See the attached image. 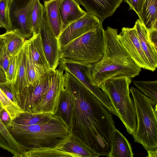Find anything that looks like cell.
<instances>
[{
	"label": "cell",
	"instance_id": "6da1fadb",
	"mask_svg": "<svg viewBox=\"0 0 157 157\" xmlns=\"http://www.w3.org/2000/svg\"><path fill=\"white\" fill-rule=\"evenodd\" d=\"M64 78L72 100L71 136L97 157H108L116 128L111 113L71 73L65 71Z\"/></svg>",
	"mask_w": 157,
	"mask_h": 157
},
{
	"label": "cell",
	"instance_id": "7a4b0ae2",
	"mask_svg": "<svg viewBox=\"0 0 157 157\" xmlns=\"http://www.w3.org/2000/svg\"><path fill=\"white\" fill-rule=\"evenodd\" d=\"M105 33V48L102 57L85 70L90 83L99 88L112 77L125 76L132 78L138 75L141 70L119 42L117 29L108 26Z\"/></svg>",
	"mask_w": 157,
	"mask_h": 157
},
{
	"label": "cell",
	"instance_id": "3957f363",
	"mask_svg": "<svg viewBox=\"0 0 157 157\" xmlns=\"http://www.w3.org/2000/svg\"><path fill=\"white\" fill-rule=\"evenodd\" d=\"M16 142L26 151L44 148H61L71 133L67 124L59 115L48 121L31 125L13 124L7 128Z\"/></svg>",
	"mask_w": 157,
	"mask_h": 157
},
{
	"label": "cell",
	"instance_id": "277c9868",
	"mask_svg": "<svg viewBox=\"0 0 157 157\" xmlns=\"http://www.w3.org/2000/svg\"><path fill=\"white\" fill-rule=\"evenodd\" d=\"M106 44L102 23L72 40L59 49L60 59H67L89 67L102 57Z\"/></svg>",
	"mask_w": 157,
	"mask_h": 157
},
{
	"label": "cell",
	"instance_id": "5b68a950",
	"mask_svg": "<svg viewBox=\"0 0 157 157\" xmlns=\"http://www.w3.org/2000/svg\"><path fill=\"white\" fill-rule=\"evenodd\" d=\"M132 81V78L127 76H116L107 80L100 88L108 96L117 117L131 135L137 128L135 109L130 95Z\"/></svg>",
	"mask_w": 157,
	"mask_h": 157
},
{
	"label": "cell",
	"instance_id": "8992f818",
	"mask_svg": "<svg viewBox=\"0 0 157 157\" xmlns=\"http://www.w3.org/2000/svg\"><path fill=\"white\" fill-rule=\"evenodd\" d=\"M137 121L136 129L132 135L134 141L142 145L147 151L157 149V112L150 99L137 88L131 86Z\"/></svg>",
	"mask_w": 157,
	"mask_h": 157
},
{
	"label": "cell",
	"instance_id": "52a82bcc",
	"mask_svg": "<svg viewBox=\"0 0 157 157\" xmlns=\"http://www.w3.org/2000/svg\"><path fill=\"white\" fill-rule=\"evenodd\" d=\"M64 88V71L59 68L50 72L49 88L37 105L35 112L55 115L58 109L62 92Z\"/></svg>",
	"mask_w": 157,
	"mask_h": 157
},
{
	"label": "cell",
	"instance_id": "ba28073f",
	"mask_svg": "<svg viewBox=\"0 0 157 157\" xmlns=\"http://www.w3.org/2000/svg\"><path fill=\"white\" fill-rule=\"evenodd\" d=\"M59 69L67 71L76 78L87 88L111 113L117 115L116 111L107 95L100 88L92 85L85 73L87 66L66 59H60Z\"/></svg>",
	"mask_w": 157,
	"mask_h": 157
},
{
	"label": "cell",
	"instance_id": "9c48e42d",
	"mask_svg": "<svg viewBox=\"0 0 157 157\" xmlns=\"http://www.w3.org/2000/svg\"><path fill=\"white\" fill-rule=\"evenodd\" d=\"M51 71L46 73L35 86L30 85L14 96L17 105L23 112H35L49 88Z\"/></svg>",
	"mask_w": 157,
	"mask_h": 157
},
{
	"label": "cell",
	"instance_id": "30bf717a",
	"mask_svg": "<svg viewBox=\"0 0 157 157\" xmlns=\"http://www.w3.org/2000/svg\"><path fill=\"white\" fill-rule=\"evenodd\" d=\"M35 0H10V14L11 30H15L25 39L30 38L33 31L28 22V16Z\"/></svg>",
	"mask_w": 157,
	"mask_h": 157
},
{
	"label": "cell",
	"instance_id": "8fae6325",
	"mask_svg": "<svg viewBox=\"0 0 157 157\" xmlns=\"http://www.w3.org/2000/svg\"><path fill=\"white\" fill-rule=\"evenodd\" d=\"M118 40L134 62L139 67L151 71L149 62L144 52L134 26L123 27L118 34Z\"/></svg>",
	"mask_w": 157,
	"mask_h": 157
},
{
	"label": "cell",
	"instance_id": "7c38bea8",
	"mask_svg": "<svg viewBox=\"0 0 157 157\" xmlns=\"http://www.w3.org/2000/svg\"><path fill=\"white\" fill-rule=\"evenodd\" d=\"M100 23L99 19L96 16L86 13L83 17L70 24L62 31L58 39L59 49L93 30Z\"/></svg>",
	"mask_w": 157,
	"mask_h": 157
},
{
	"label": "cell",
	"instance_id": "4fadbf2b",
	"mask_svg": "<svg viewBox=\"0 0 157 157\" xmlns=\"http://www.w3.org/2000/svg\"><path fill=\"white\" fill-rule=\"evenodd\" d=\"M38 33L41 37L47 61L51 68L55 70L58 66L60 60L58 41L48 25L44 10Z\"/></svg>",
	"mask_w": 157,
	"mask_h": 157
},
{
	"label": "cell",
	"instance_id": "5bb4252c",
	"mask_svg": "<svg viewBox=\"0 0 157 157\" xmlns=\"http://www.w3.org/2000/svg\"><path fill=\"white\" fill-rule=\"evenodd\" d=\"M75 0L83 6L87 13L96 16L102 23L105 19L112 16L123 0Z\"/></svg>",
	"mask_w": 157,
	"mask_h": 157
},
{
	"label": "cell",
	"instance_id": "9a60e30c",
	"mask_svg": "<svg viewBox=\"0 0 157 157\" xmlns=\"http://www.w3.org/2000/svg\"><path fill=\"white\" fill-rule=\"evenodd\" d=\"M28 42L32 59L36 68L44 74L52 70L46 59L40 33H33Z\"/></svg>",
	"mask_w": 157,
	"mask_h": 157
},
{
	"label": "cell",
	"instance_id": "2e32d148",
	"mask_svg": "<svg viewBox=\"0 0 157 157\" xmlns=\"http://www.w3.org/2000/svg\"><path fill=\"white\" fill-rule=\"evenodd\" d=\"M142 49L149 62L151 71L157 67V50L150 43L148 38V29L139 19L134 25Z\"/></svg>",
	"mask_w": 157,
	"mask_h": 157
},
{
	"label": "cell",
	"instance_id": "e0dca14e",
	"mask_svg": "<svg viewBox=\"0 0 157 157\" xmlns=\"http://www.w3.org/2000/svg\"><path fill=\"white\" fill-rule=\"evenodd\" d=\"M59 9L62 22V32L70 24L87 13L80 8L79 5L75 0H61Z\"/></svg>",
	"mask_w": 157,
	"mask_h": 157
},
{
	"label": "cell",
	"instance_id": "ac0fdd59",
	"mask_svg": "<svg viewBox=\"0 0 157 157\" xmlns=\"http://www.w3.org/2000/svg\"><path fill=\"white\" fill-rule=\"evenodd\" d=\"M60 0H45L44 5L47 22L58 39L62 32V22L59 9Z\"/></svg>",
	"mask_w": 157,
	"mask_h": 157
},
{
	"label": "cell",
	"instance_id": "d6986e66",
	"mask_svg": "<svg viewBox=\"0 0 157 157\" xmlns=\"http://www.w3.org/2000/svg\"><path fill=\"white\" fill-rule=\"evenodd\" d=\"M27 39L18 53V67L14 82L10 83V87L13 96L19 93L30 85L28 82L26 71V47Z\"/></svg>",
	"mask_w": 157,
	"mask_h": 157
},
{
	"label": "cell",
	"instance_id": "ffe728a7",
	"mask_svg": "<svg viewBox=\"0 0 157 157\" xmlns=\"http://www.w3.org/2000/svg\"><path fill=\"white\" fill-rule=\"evenodd\" d=\"M134 154L128 140L116 128L112 137L108 157H133Z\"/></svg>",
	"mask_w": 157,
	"mask_h": 157
},
{
	"label": "cell",
	"instance_id": "44dd1931",
	"mask_svg": "<svg viewBox=\"0 0 157 157\" xmlns=\"http://www.w3.org/2000/svg\"><path fill=\"white\" fill-rule=\"evenodd\" d=\"M0 147L8 151L14 157H23L26 151L16 142L0 119Z\"/></svg>",
	"mask_w": 157,
	"mask_h": 157
},
{
	"label": "cell",
	"instance_id": "7402d4cb",
	"mask_svg": "<svg viewBox=\"0 0 157 157\" xmlns=\"http://www.w3.org/2000/svg\"><path fill=\"white\" fill-rule=\"evenodd\" d=\"M138 17L148 29H157V0H144Z\"/></svg>",
	"mask_w": 157,
	"mask_h": 157
},
{
	"label": "cell",
	"instance_id": "603a6c76",
	"mask_svg": "<svg viewBox=\"0 0 157 157\" xmlns=\"http://www.w3.org/2000/svg\"><path fill=\"white\" fill-rule=\"evenodd\" d=\"M54 115L49 113L22 112L13 120L12 123L20 125H31L45 123Z\"/></svg>",
	"mask_w": 157,
	"mask_h": 157
},
{
	"label": "cell",
	"instance_id": "cb8c5ba5",
	"mask_svg": "<svg viewBox=\"0 0 157 157\" xmlns=\"http://www.w3.org/2000/svg\"><path fill=\"white\" fill-rule=\"evenodd\" d=\"M3 35L5 46L10 57L19 52L27 40L15 30L6 31Z\"/></svg>",
	"mask_w": 157,
	"mask_h": 157
},
{
	"label": "cell",
	"instance_id": "d4e9b609",
	"mask_svg": "<svg viewBox=\"0 0 157 157\" xmlns=\"http://www.w3.org/2000/svg\"><path fill=\"white\" fill-rule=\"evenodd\" d=\"M72 108V103L71 95L69 92L64 88L61 94L58 109L57 112L59 114L56 115L61 116L69 126L71 120Z\"/></svg>",
	"mask_w": 157,
	"mask_h": 157
},
{
	"label": "cell",
	"instance_id": "484cf974",
	"mask_svg": "<svg viewBox=\"0 0 157 157\" xmlns=\"http://www.w3.org/2000/svg\"><path fill=\"white\" fill-rule=\"evenodd\" d=\"M77 157L61 148H44L35 149L25 152L23 157Z\"/></svg>",
	"mask_w": 157,
	"mask_h": 157
},
{
	"label": "cell",
	"instance_id": "4316f807",
	"mask_svg": "<svg viewBox=\"0 0 157 157\" xmlns=\"http://www.w3.org/2000/svg\"><path fill=\"white\" fill-rule=\"evenodd\" d=\"M61 148L64 151L76 155L77 157H97L72 136L69 140Z\"/></svg>",
	"mask_w": 157,
	"mask_h": 157
},
{
	"label": "cell",
	"instance_id": "83f0119b",
	"mask_svg": "<svg viewBox=\"0 0 157 157\" xmlns=\"http://www.w3.org/2000/svg\"><path fill=\"white\" fill-rule=\"evenodd\" d=\"M132 82L139 90L150 99L154 107L157 103V81L134 80Z\"/></svg>",
	"mask_w": 157,
	"mask_h": 157
},
{
	"label": "cell",
	"instance_id": "f1b7e54d",
	"mask_svg": "<svg viewBox=\"0 0 157 157\" xmlns=\"http://www.w3.org/2000/svg\"><path fill=\"white\" fill-rule=\"evenodd\" d=\"M44 10V5L39 0H35L29 12L28 19L33 33L38 32Z\"/></svg>",
	"mask_w": 157,
	"mask_h": 157
},
{
	"label": "cell",
	"instance_id": "f546056e",
	"mask_svg": "<svg viewBox=\"0 0 157 157\" xmlns=\"http://www.w3.org/2000/svg\"><path fill=\"white\" fill-rule=\"evenodd\" d=\"M26 71L29 84L33 86H35L37 84L45 74H43L40 72L33 63L29 47L28 39L26 47Z\"/></svg>",
	"mask_w": 157,
	"mask_h": 157
},
{
	"label": "cell",
	"instance_id": "4dcf8cb0",
	"mask_svg": "<svg viewBox=\"0 0 157 157\" xmlns=\"http://www.w3.org/2000/svg\"><path fill=\"white\" fill-rule=\"evenodd\" d=\"M10 0H0V24L6 31L11 30L10 14Z\"/></svg>",
	"mask_w": 157,
	"mask_h": 157
},
{
	"label": "cell",
	"instance_id": "1f68e13d",
	"mask_svg": "<svg viewBox=\"0 0 157 157\" xmlns=\"http://www.w3.org/2000/svg\"><path fill=\"white\" fill-rule=\"evenodd\" d=\"M0 102L12 120L23 112L17 105L7 98L0 88Z\"/></svg>",
	"mask_w": 157,
	"mask_h": 157
},
{
	"label": "cell",
	"instance_id": "d6a6232c",
	"mask_svg": "<svg viewBox=\"0 0 157 157\" xmlns=\"http://www.w3.org/2000/svg\"><path fill=\"white\" fill-rule=\"evenodd\" d=\"M18 53L10 57L9 66L6 74V81L11 84L14 82L16 77L18 67Z\"/></svg>",
	"mask_w": 157,
	"mask_h": 157
},
{
	"label": "cell",
	"instance_id": "836d02e7",
	"mask_svg": "<svg viewBox=\"0 0 157 157\" xmlns=\"http://www.w3.org/2000/svg\"><path fill=\"white\" fill-rule=\"evenodd\" d=\"M10 58V56L4 43L0 52V67L4 71L6 74L9 66Z\"/></svg>",
	"mask_w": 157,
	"mask_h": 157
},
{
	"label": "cell",
	"instance_id": "e575fe53",
	"mask_svg": "<svg viewBox=\"0 0 157 157\" xmlns=\"http://www.w3.org/2000/svg\"><path fill=\"white\" fill-rule=\"evenodd\" d=\"M129 6L130 10H134L139 16L141 12L144 0H124Z\"/></svg>",
	"mask_w": 157,
	"mask_h": 157
},
{
	"label": "cell",
	"instance_id": "d590c367",
	"mask_svg": "<svg viewBox=\"0 0 157 157\" xmlns=\"http://www.w3.org/2000/svg\"><path fill=\"white\" fill-rule=\"evenodd\" d=\"M0 88L7 98L17 105L10 87V83L7 81L4 82L0 83Z\"/></svg>",
	"mask_w": 157,
	"mask_h": 157
},
{
	"label": "cell",
	"instance_id": "8d00e7d4",
	"mask_svg": "<svg viewBox=\"0 0 157 157\" xmlns=\"http://www.w3.org/2000/svg\"><path fill=\"white\" fill-rule=\"evenodd\" d=\"M0 119L7 128L11 125L13 122V120L4 108L0 111Z\"/></svg>",
	"mask_w": 157,
	"mask_h": 157
},
{
	"label": "cell",
	"instance_id": "74e56055",
	"mask_svg": "<svg viewBox=\"0 0 157 157\" xmlns=\"http://www.w3.org/2000/svg\"><path fill=\"white\" fill-rule=\"evenodd\" d=\"M148 38L150 43L157 50V29H148Z\"/></svg>",
	"mask_w": 157,
	"mask_h": 157
},
{
	"label": "cell",
	"instance_id": "f35d334b",
	"mask_svg": "<svg viewBox=\"0 0 157 157\" xmlns=\"http://www.w3.org/2000/svg\"><path fill=\"white\" fill-rule=\"evenodd\" d=\"M6 77L5 73L0 67V83H3L6 81Z\"/></svg>",
	"mask_w": 157,
	"mask_h": 157
},
{
	"label": "cell",
	"instance_id": "ab89813d",
	"mask_svg": "<svg viewBox=\"0 0 157 157\" xmlns=\"http://www.w3.org/2000/svg\"><path fill=\"white\" fill-rule=\"evenodd\" d=\"M148 155L147 157H157V149L147 151Z\"/></svg>",
	"mask_w": 157,
	"mask_h": 157
},
{
	"label": "cell",
	"instance_id": "60d3db41",
	"mask_svg": "<svg viewBox=\"0 0 157 157\" xmlns=\"http://www.w3.org/2000/svg\"><path fill=\"white\" fill-rule=\"evenodd\" d=\"M4 43V40L3 39H0V52L2 48Z\"/></svg>",
	"mask_w": 157,
	"mask_h": 157
},
{
	"label": "cell",
	"instance_id": "b9f144b4",
	"mask_svg": "<svg viewBox=\"0 0 157 157\" xmlns=\"http://www.w3.org/2000/svg\"><path fill=\"white\" fill-rule=\"evenodd\" d=\"M2 28V26L0 24V28ZM0 39H4V37H3V34H2V35L0 34Z\"/></svg>",
	"mask_w": 157,
	"mask_h": 157
},
{
	"label": "cell",
	"instance_id": "7bdbcfd3",
	"mask_svg": "<svg viewBox=\"0 0 157 157\" xmlns=\"http://www.w3.org/2000/svg\"><path fill=\"white\" fill-rule=\"evenodd\" d=\"M3 109V106L1 103L0 102V111Z\"/></svg>",
	"mask_w": 157,
	"mask_h": 157
}]
</instances>
